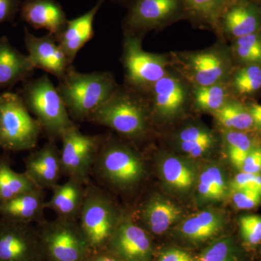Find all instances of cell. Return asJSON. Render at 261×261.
I'll return each instance as SVG.
<instances>
[{
    "mask_svg": "<svg viewBox=\"0 0 261 261\" xmlns=\"http://www.w3.org/2000/svg\"><path fill=\"white\" fill-rule=\"evenodd\" d=\"M231 190H253L261 195V175L240 171L231 182Z\"/></svg>",
    "mask_w": 261,
    "mask_h": 261,
    "instance_id": "74e56055",
    "label": "cell"
},
{
    "mask_svg": "<svg viewBox=\"0 0 261 261\" xmlns=\"http://www.w3.org/2000/svg\"><path fill=\"white\" fill-rule=\"evenodd\" d=\"M18 93L49 141L61 140L67 130L75 126L57 87L47 74L23 82Z\"/></svg>",
    "mask_w": 261,
    "mask_h": 261,
    "instance_id": "3957f363",
    "label": "cell"
},
{
    "mask_svg": "<svg viewBox=\"0 0 261 261\" xmlns=\"http://www.w3.org/2000/svg\"><path fill=\"white\" fill-rule=\"evenodd\" d=\"M84 183L68 178L65 183L57 185L51 189L53 195L46 201L45 209L55 212L58 219L78 221L85 197Z\"/></svg>",
    "mask_w": 261,
    "mask_h": 261,
    "instance_id": "ffe728a7",
    "label": "cell"
},
{
    "mask_svg": "<svg viewBox=\"0 0 261 261\" xmlns=\"http://www.w3.org/2000/svg\"><path fill=\"white\" fill-rule=\"evenodd\" d=\"M106 251L123 261H151L153 246L149 233L130 219H121Z\"/></svg>",
    "mask_w": 261,
    "mask_h": 261,
    "instance_id": "5bb4252c",
    "label": "cell"
},
{
    "mask_svg": "<svg viewBox=\"0 0 261 261\" xmlns=\"http://www.w3.org/2000/svg\"><path fill=\"white\" fill-rule=\"evenodd\" d=\"M197 194L200 200L203 202L216 201L214 189L206 168L200 173L199 176L198 182H197Z\"/></svg>",
    "mask_w": 261,
    "mask_h": 261,
    "instance_id": "60d3db41",
    "label": "cell"
},
{
    "mask_svg": "<svg viewBox=\"0 0 261 261\" xmlns=\"http://www.w3.org/2000/svg\"><path fill=\"white\" fill-rule=\"evenodd\" d=\"M232 53L244 65H261V31L235 39Z\"/></svg>",
    "mask_w": 261,
    "mask_h": 261,
    "instance_id": "d6a6232c",
    "label": "cell"
},
{
    "mask_svg": "<svg viewBox=\"0 0 261 261\" xmlns=\"http://www.w3.org/2000/svg\"><path fill=\"white\" fill-rule=\"evenodd\" d=\"M232 0H181L187 17L217 27L221 13Z\"/></svg>",
    "mask_w": 261,
    "mask_h": 261,
    "instance_id": "f546056e",
    "label": "cell"
},
{
    "mask_svg": "<svg viewBox=\"0 0 261 261\" xmlns=\"http://www.w3.org/2000/svg\"><path fill=\"white\" fill-rule=\"evenodd\" d=\"M195 261H241L240 251L231 237L215 240Z\"/></svg>",
    "mask_w": 261,
    "mask_h": 261,
    "instance_id": "836d02e7",
    "label": "cell"
},
{
    "mask_svg": "<svg viewBox=\"0 0 261 261\" xmlns=\"http://www.w3.org/2000/svg\"><path fill=\"white\" fill-rule=\"evenodd\" d=\"M78 223L92 253L106 250L121 219L113 201L97 187L86 189Z\"/></svg>",
    "mask_w": 261,
    "mask_h": 261,
    "instance_id": "52a82bcc",
    "label": "cell"
},
{
    "mask_svg": "<svg viewBox=\"0 0 261 261\" xmlns=\"http://www.w3.org/2000/svg\"><path fill=\"white\" fill-rule=\"evenodd\" d=\"M21 3V0H0V25L14 20Z\"/></svg>",
    "mask_w": 261,
    "mask_h": 261,
    "instance_id": "ab89813d",
    "label": "cell"
},
{
    "mask_svg": "<svg viewBox=\"0 0 261 261\" xmlns=\"http://www.w3.org/2000/svg\"><path fill=\"white\" fill-rule=\"evenodd\" d=\"M142 39V36L124 33L121 60L126 87L144 95L167 74L169 61L163 55L144 50Z\"/></svg>",
    "mask_w": 261,
    "mask_h": 261,
    "instance_id": "ba28073f",
    "label": "cell"
},
{
    "mask_svg": "<svg viewBox=\"0 0 261 261\" xmlns=\"http://www.w3.org/2000/svg\"><path fill=\"white\" fill-rule=\"evenodd\" d=\"M260 5H261V0H260Z\"/></svg>",
    "mask_w": 261,
    "mask_h": 261,
    "instance_id": "7dc6e473",
    "label": "cell"
},
{
    "mask_svg": "<svg viewBox=\"0 0 261 261\" xmlns=\"http://www.w3.org/2000/svg\"><path fill=\"white\" fill-rule=\"evenodd\" d=\"M157 261H195L193 257L185 250L170 248L160 254Z\"/></svg>",
    "mask_w": 261,
    "mask_h": 261,
    "instance_id": "b9f144b4",
    "label": "cell"
},
{
    "mask_svg": "<svg viewBox=\"0 0 261 261\" xmlns=\"http://www.w3.org/2000/svg\"><path fill=\"white\" fill-rule=\"evenodd\" d=\"M214 114L226 130L247 132L255 128L247 106L240 101L229 99Z\"/></svg>",
    "mask_w": 261,
    "mask_h": 261,
    "instance_id": "83f0119b",
    "label": "cell"
},
{
    "mask_svg": "<svg viewBox=\"0 0 261 261\" xmlns=\"http://www.w3.org/2000/svg\"><path fill=\"white\" fill-rule=\"evenodd\" d=\"M205 168L208 173L211 185L214 189L216 201L224 200L228 193L227 183L224 171L216 165H211Z\"/></svg>",
    "mask_w": 261,
    "mask_h": 261,
    "instance_id": "8d00e7d4",
    "label": "cell"
},
{
    "mask_svg": "<svg viewBox=\"0 0 261 261\" xmlns=\"http://www.w3.org/2000/svg\"><path fill=\"white\" fill-rule=\"evenodd\" d=\"M181 209L171 200L156 195L147 200L142 207L141 219L146 231L162 234L181 219Z\"/></svg>",
    "mask_w": 261,
    "mask_h": 261,
    "instance_id": "603a6c76",
    "label": "cell"
},
{
    "mask_svg": "<svg viewBox=\"0 0 261 261\" xmlns=\"http://www.w3.org/2000/svg\"><path fill=\"white\" fill-rule=\"evenodd\" d=\"M240 235L243 243L250 248H255L261 244V216L248 215L239 220Z\"/></svg>",
    "mask_w": 261,
    "mask_h": 261,
    "instance_id": "e575fe53",
    "label": "cell"
},
{
    "mask_svg": "<svg viewBox=\"0 0 261 261\" xmlns=\"http://www.w3.org/2000/svg\"><path fill=\"white\" fill-rule=\"evenodd\" d=\"M217 28L234 39L260 32V2L232 0L221 13Z\"/></svg>",
    "mask_w": 261,
    "mask_h": 261,
    "instance_id": "e0dca14e",
    "label": "cell"
},
{
    "mask_svg": "<svg viewBox=\"0 0 261 261\" xmlns=\"http://www.w3.org/2000/svg\"><path fill=\"white\" fill-rule=\"evenodd\" d=\"M225 216L221 211H202L182 221L179 232L192 243H201L213 238L224 228Z\"/></svg>",
    "mask_w": 261,
    "mask_h": 261,
    "instance_id": "cb8c5ba5",
    "label": "cell"
},
{
    "mask_svg": "<svg viewBox=\"0 0 261 261\" xmlns=\"http://www.w3.org/2000/svg\"><path fill=\"white\" fill-rule=\"evenodd\" d=\"M102 3L97 5L85 14L68 20L64 30L57 37L65 54L71 63L74 61L79 51L94 37V20Z\"/></svg>",
    "mask_w": 261,
    "mask_h": 261,
    "instance_id": "7402d4cb",
    "label": "cell"
},
{
    "mask_svg": "<svg viewBox=\"0 0 261 261\" xmlns=\"http://www.w3.org/2000/svg\"><path fill=\"white\" fill-rule=\"evenodd\" d=\"M35 68L28 56L13 47L6 37H0V89L13 88L32 79Z\"/></svg>",
    "mask_w": 261,
    "mask_h": 261,
    "instance_id": "44dd1931",
    "label": "cell"
},
{
    "mask_svg": "<svg viewBox=\"0 0 261 261\" xmlns=\"http://www.w3.org/2000/svg\"><path fill=\"white\" fill-rule=\"evenodd\" d=\"M88 261H123L106 250L94 252L91 255Z\"/></svg>",
    "mask_w": 261,
    "mask_h": 261,
    "instance_id": "ee69618b",
    "label": "cell"
},
{
    "mask_svg": "<svg viewBox=\"0 0 261 261\" xmlns=\"http://www.w3.org/2000/svg\"><path fill=\"white\" fill-rule=\"evenodd\" d=\"M37 189L25 173H18L10 161L0 157V203Z\"/></svg>",
    "mask_w": 261,
    "mask_h": 261,
    "instance_id": "4316f807",
    "label": "cell"
},
{
    "mask_svg": "<svg viewBox=\"0 0 261 261\" xmlns=\"http://www.w3.org/2000/svg\"><path fill=\"white\" fill-rule=\"evenodd\" d=\"M175 141L178 148L192 159H198L209 153L217 144L214 132L197 123L180 128L175 136Z\"/></svg>",
    "mask_w": 261,
    "mask_h": 261,
    "instance_id": "d4e9b609",
    "label": "cell"
},
{
    "mask_svg": "<svg viewBox=\"0 0 261 261\" xmlns=\"http://www.w3.org/2000/svg\"><path fill=\"white\" fill-rule=\"evenodd\" d=\"M254 1L260 2V0H254Z\"/></svg>",
    "mask_w": 261,
    "mask_h": 261,
    "instance_id": "bcb514c9",
    "label": "cell"
},
{
    "mask_svg": "<svg viewBox=\"0 0 261 261\" xmlns=\"http://www.w3.org/2000/svg\"><path fill=\"white\" fill-rule=\"evenodd\" d=\"M42 133L17 92L0 94V147L10 152L32 150Z\"/></svg>",
    "mask_w": 261,
    "mask_h": 261,
    "instance_id": "277c9868",
    "label": "cell"
},
{
    "mask_svg": "<svg viewBox=\"0 0 261 261\" xmlns=\"http://www.w3.org/2000/svg\"><path fill=\"white\" fill-rule=\"evenodd\" d=\"M233 205L238 210H252L261 205L259 192L248 190H231Z\"/></svg>",
    "mask_w": 261,
    "mask_h": 261,
    "instance_id": "d590c367",
    "label": "cell"
},
{
    "mask_svg": "<svg viewBox=\"0 0 261 261\" xmlns=\"http://www.w3.org/2000/svg\"><path fill=\"white\" fill-rule=\"evenodd\" d=\"M224 140L228 159L233 166L240 171L244 161L256 145L248 134L238 130H225Z\"/></svg>",
    "mask_w": 261,
    "mask_h": 261,
    "instance_id": "1f68e13d",
    "label": "cell"
},
{
    "mask_svg": "<svg viewBox=\"0 0 261 261\" xmlns=\"http://www.w3.org/2000/svg\"><path fill=\"white\" fill-rule=\"evenodd\" d=\"M173 59L182 78L193 87L225 83L232 69L231 57L221 47L177 53Z\"/></svg>",
    "mask_w": 261,
    "mask_h": 261,
    "instance_id": "9c48e42d",
    "label": "cell"
},
{
    "mask_svg": "<svg viewBox=\"0 0 261 261\" xmlns=\"http://www.w3.org/2000/svg\"><path fill=\"white\" fill-rule=\"evenodd\" d=\"M24 43L33 67L35 69L43 70L50 73L58 80L64 75L70 65H73L54 35L48 34L44 37H36L25 27Z\"/></svg>",
    "mask_w": 261,
    "mask_h": 261,
    "instance_id": "9a60e30c",
    "label": "cell"
},
{
    "mask_svg": "<svg viewBox=\"0 0 261 261\" xmlns=\"http://www.w3.org/2000/svg\"><path fill=\"white\" fill-rule=\"evenodd\" d=\"M163 181L170 189L179 193H186L195 185V168L188 161L174 155L166 156L159 165Z\"/></svg>",
    "mask_w": 261,
    "mask_h": 261,
    "instance_id": "484cf974",
    "label": "cell"
},
{
    "mask_svg": "<svg viewBox=\"0 0 261 261\" xmlns=\"http://www.w3.org/2000/svg\"><path fill=\"white\" fill-rule=\"evenodd\" d=\"M46 194L35 189L0 203V218L22 224L44 221Z\"/></svg>",
    "mask_w": 261,
    "mask_h": 261,
    "instance_id": "d6986e66",
    "label": "cell"
},
{
    "mask_svg": "<svg viewBox=\"0 0 261 261\" xmlns=\"http://www.w3.org/2000/svg\"><path fill=\"white\" fill-rule=\"evenodd\" d=\"M247 108L253 119L255 128L261 129V105L250 104Z\"/></svg>",
    "mask_w": 261,
    "mask_h": 261,
    "instance_id": "7bdbcfd3",
    "label": "cell"
},
{
    "mask_svg": "<svg viewBox=\"0 0 261 261\" xmlns=\"http://www.w3.org/2000/svg\"><path fill=\"white\" fill-rule=\"evenodd\" d=\"M0 261H44L37 227L0 218Z\"/></svg>",
    "mask_w": 261,
    "mask_h": 261,
    "instance_id": "7c38bea8",
    "label": "cell"
},
{
    "mask_svg": "<svg viewBox=\"0 0 261 261\" xmlns=\"http://www.w3.org/2000/svg\"><path fill=\"white\" fill-rule=\"evenodd\" d=\"M93 168L98 177L121 190L138 185L145 173L140 154L113 139L103 138Z\"/></svg>",
    "mask_w": 261,
    "mask_h": 261,
    "instance_id": "5b68a950",
    "label": "cell"
},
{
    "mask_svg": "<svg viewBox=\"0 0 261 261\" xmlns=\"http://www.w3.org/2000/svg\"><path fill=\"white\" fill-rule=\"evenodd\" d=\"M146 94H149L147 102L154 116L166 120L173 119L183 112L190 98L186 81L170 71Z\"/></svg>",
    "mask_w": 261,
    "mask_h": 261,
    "instance_id": "4fadbf2b",
    "label": "cell"
},
{
    "mask_svg": "<svg viewBox=\"0 0 261 261\" xmlns=\"http://www.w3.org/2000/svg\"><path fill=\"white\" fill-rule=\"evenodd\" d=\"M37 227L44 261H88L92 252L78 221L58 219Z\"/></svg>",
    "mask_w": 261,
    "mask_h": 261,
    "instance_id": "8992f818",
    "label": "cell"
},
{
    "mask_svg": "<svg viewBox=\"0 0 261 261\" xmlns=\"http://www.w3.org/2000/svg\"><path fill=\"white\" fill-rule=\"evenodd\" d=\"M230 90L225 83L194 87L192 98L199 111L214 113L229 100Z\"/></svg>",
    "mask_w": 261,
    "mask_h": 261,
    "instance_id": "f1b7e54d",
    "label": "cell"
},
{
    "mask_svg": "<svg viewBox=\"0 0 261 261\" xmlns=\"http://www.w3.org/2000/svg\"><path fill=\"white\" fill-rule=\"evenodd\" d=\"M240 171L261 175V145H256L244 161Z\"/></svg>",
    "mask_w": 261,
    "mask_h": 261,
    "instance_id": "f35d334b",
    "label": "cell"
},
{
    "mask_svg": "<svg viewBox=\"0 0 261 261\" xmlns=\"http://www.w3.org/2000/svg\"><path fill=\"white\" fill-rule=\"evenodd\" d=\"M102 140L99 135H84L76 125L67 130L61 139L63 175L85 182L93 168Z\"/></svg>",
    "mask_w": 261,
    "mask_h": 261,
    "instance_id": "30bf717a",
    "label": "cell"
},
{
    "mask_svg": "<svg viewBox=\"0 0 261 261\" xmlns=\"http://www.w3.org/2000/svg\"><path fill=\"white\" fill-rule=\"evenodd\" d=\"M19 12L20 20L35 29H45L56 38L68 22L64 10L56 0H23Z\"/></svg>",
    "mask_w": 261,
    "mask_h": 261,
    "instance_id": "ac0fdd59",
    "label": "cell"
},
{
    "mask_svg": "<svg viewBox=\"0 0 261 261\" xmlns=\"http://www.w3.org/2000/svg\"><path fill=\"white\" fill-rule=\"evenodd\" d=\"M58 81L57 89L74 122L88 121L91 115L119 88L111 72L81 73L73 65Z\"/></svg>",
    "mask_w": 261,
    "mask_h": 261,
    "instance_id": "6da1fadb",
    "label": "cell"
},
{
    "mask_svg": "<svg viewBox=\"0 0 261 261\" xmlns=\"http://www.w3.org/2000/svg\"><path fill=\"white\" fill-rule=\"evenodd\" d=\"M24 173L41 190H51L63 176L61 149L56 141L49 140L41 148L33 150L24 159Z\"/></svg>",
    "mask_w": 261,
    "mask_h": 261,
    "instance_id": "2e32d148",
    "label": "cell"
},
{
    "mask_svg": "<svg viewBox=\"0 0 261 261\" xmlns=\"http://www.w3.org/2000/svg\"><path fill=\"white\" fill-rule=\"evenodd\" d=\"M149 111L145 96L128 87H119L107 102L91 115L88 121L108 127L130 140H141L148 130Z\"/></svg>",
    "mask_w": 261,
    "mask_h": 261,
    "instance_id": "7a4b0ae2",
    "label": "cell"
},
{
    "mask_svg": "<svg viewBox=\"0 0 261 261\" xmlns=\"http://www.w3.org/2000/svg\"><path fill=\"white\" fill-rule=\"evenodd\" d=\"M124 20V33L143 35L187 17L181 0H134Z\"/></svg>",
    "mask_w": 261,
    "mask_h": 261,
    "instance_id": "8fae6325",
    "label": "cell"
},
{
    "mask_svg": "<svg viewBox=\"0 0 261 261\" xmlns=\"http://www.w3.org/2000/svg\"><path fill=\"white\" fill-rule=\"evenodd\" d=\"M232 75V74H231ZM231 88L240 97H249L261 91V65H243L231 75Z\"/></svg>",
    "mask_w": 261,
    "mask_h": 261,
    "instance_id": "4dcf8cb0",
    "label": "cell"
},
{
    "mask_svg": "<svg viewBox=\"0 0 261 261\" xmlns=\"http://www.w3.org/2000/svg\"><path fill=\"white\" fill-rule=\"evenodd\" d=\"M104 1H107V0H98V2H101V3H103ZM108 1L119 3V4L122 5H127L128 6H129V5L133 3L134 0H108Z\"/></svg>",
    "mask_w": 261,
    "mask_h": 261,
    "instance_id": "f6af8a7d",
    "label": "cell"
}]
</instances>
